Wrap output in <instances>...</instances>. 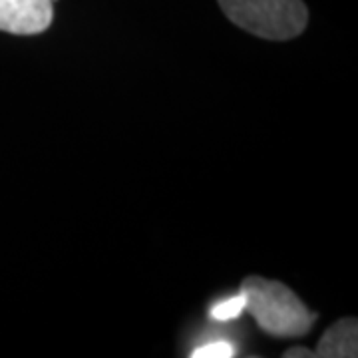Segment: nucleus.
<instances>
[{
	"label": "nucleus",
	"mask_w": 358,
	"mask_h": 358,
	"mask_svg": "<svg viewBox=\"0 0 358 358\" xmlns=\"http://www.w3.org/2000/svg\"><path fill=\"white\" fill-rule=\"evenodd\" d=\"M241 293L245 310L271 336H303L315 324L317 315L282 282L249 277L241 285Z\"/></svg>",
	"instance_id": "obj_1"
},
{
	"label": "nucleus",
	"mask_w": 358,
	"mask_h": 358,
	"mask_svg": "<svg viewBox=\"0 0 358 358\" xmlns=\"http://www.w3.org/2000/svg\"><path fill=\"white\" fill-rule=\"evenodd\" d=\"M233 24L265 40H289L307 26L303 0H219Z\"/></svg>",
	"instance_id": "obj_2"
},
{
	"label": "nucleus",
	"mask_w": 358,
	"mask_h": 358,
	"mask_svg": "<svg viewBox=\"0 0 358 358\" xmlns=\"http://www.w3.org/2000/svg\"><path fill=\"white\" fill-rule=\"evenodd\" d=\"M56 0H0V30L8 34H40L52 24Z\"/></svg>",
	"instance_id": "obj_3"
},
{
	"label": "nucleus",
	"mask_w": 358,
	"mask_h": 358,
	"mask_svg": "<svg viewBox=\"0 0 358 358\" xmlns=\"http://www.w3.org/2000/svg\"><path fill=\"white\" fill-rule=\"evenodd\" d=\"M358 355L357 319H341L329 327L317 345L315 357L320 358H355Z\"/></svg>",
	"instance_id": "obj_4"
},
{
	"label": "nucleus",
	"mask_w": 358,
	"mask_h": 358,
	"mask_svg": "<svg viewBox=\"0 0 358 358\" xmlns=\"http://www.w3.org/2000/svg\"><path fill=\"white\" fill-rule=\"evenodd\" d=\"M245 313V294L239 293L231 299L219 301L217 305L209 308V317L217 322H227V320L239 319Z\"/></svg>",
	"instance_id": "obj_5"
},
{
	"label": "nucleus",
	"mask_w": 358,
	"mask_h": 358,
	"mask_svg": "<svg viewBox=\"0 0 358 358\" xmlns=\"http://www.w3.org/2000/svg\"><path fill=\"white\" fill-rule=\"evenodd\" d=\"M235 355V346L227 341H215L203 346H197L192 352L193 358H231Z\"/></svg>",
	"instance_id": "obj_6"
},
{
	"label": "nucleus",
	"mask_w": 358,
	"mask_h": 358,
	"mask_svg": "<svg viewBox=\"0 0 358 358\" xmlns=\"http://www.w3.org/2000/svg\"><path fill=\"white\" fill-rule=\"evenodd\" d=\"M285 358H310L315 357V352H308L307 348H291V350H287L285 355H282Z\"/></svg>",
	"instance_id": "obj_7"
}]
</instances>
